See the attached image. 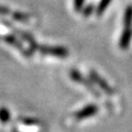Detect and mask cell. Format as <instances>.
<instances>
[{"mask_svg": "<svg viewBox=\"0 0 132 132\" xmlns=\"http://www.w3.org/2000/svg\"><path fill=\"white\" fill-rule=\"evenodd\" d=\"M84 2H85V0H75V9H76V11H79L81 9Z\"/></svg>", "mask_w": 132, "mask_h": 132, "instance_id": "obj_5", "label": "cell"}, {"mask_svg": "<svg viewBox=\"0 0 132 132\" xmlns=\"http://www.w3.org/2000/svg\"><path fill=\"white\" fill-rule=\"evenodd\" d=\"M123 23H125V31H131L132 26V6H128L123 15Z\"/></svg>", "mask_w": 132, "mask_h": 132, "instance_id": "obj_1", "label": "cell"}, {"mask_svg": "<svg viewBox=\"0 0 132 132\" xmlns=\"http://www.w3.org/2000/svg\"><path fill=\"white\" fill-rule=\"evenodd\" d=\"M13 18H14L15 20H20V21H26V20L28 19V15L18 12V13H13Z\"/></svg>", "mask_w": 132, "mask_h": 132, "instance_id": "obj_4", "label": "cell"}, {"mask_svg": "<svg viewBox=\"0 0 132 132\" xmlns=\"http://www.w3.org/2000/svg\"><path fill=\"white\" fill-rule=\"evenodd\" d=\"M8 13H9V9L6 7L0 6V14H8Z\"/></svg>", "mask_w": 132, "mask_h": 132, "instance_id": "obj_6", "label": "cell"}, {"mask_svg": "<svg viewBox=\"0 0 132 132\" xmlns=\"http://www.w3.org/2000/svg\"><path fill=\"white\" fill-rule=\"evenodd\" d=\"M92 11H93V6L90 5L89 7H87V8H86V10H85V12H84V15H85V16H87L88 14H90V13H92Z\"/></svg>", "mask_w": 132, "mask_h": 132, "instance_id": "obj_7", "label": "cell"}, {"mask_svg": "<svg viewBox=\"0 0 132 132\" xmlns=\"http://www.w3.org/2000/svg\"><path fill=\"white\" fill-rule=\"evenodd\" d=\"M110 1L111 0H101L100 3H99V6H98V8H97V10H96L97 15H101L102 13H104L105 10L107 9V7L109 6Z\"/></svg>", "mask_w": 132, "mask_h": 132, "instance_id": "obj_3", "label": "cell"}, {"mask_svg": "<svg viewBox=\"0 0 132 132\" xmlns=\"http://www.w3.org/2000/svg\"><path fill=\"white\" fill-rule=\"evenodd\" d=\"M41 51L46 53V54H51V55H56V56H65L67 55L66 50L63 47H42Z\"/></svg>", "mask_w": 132, "mask_h": 132, "instance_id": "obj_2", "label": "cell"}]
</instances>
